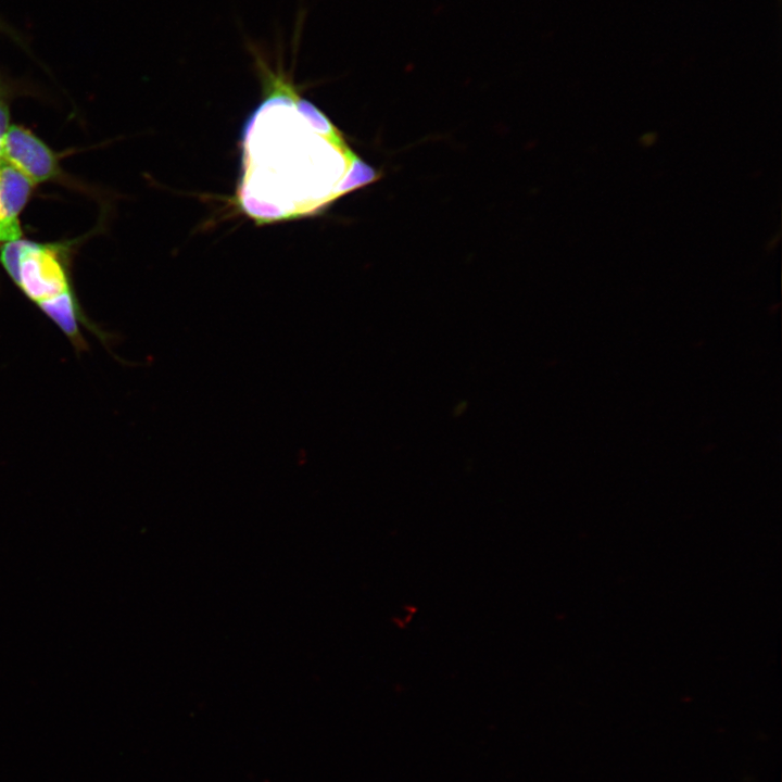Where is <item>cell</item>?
Here are the masks:
<instances>
[{"instance_id":"6da1fadb","label":"cell","mask_w":782,"mask_h":782,"mask_svg":"<svg viewBox=\"0 0 782 782\" xmlns=\"http://www.w3.org/2000/svg\"><path fill=\"white\" fill-rule=\"evenodd\" d=\"M264 98L242 131L240 209L257 223L303 217L323 207L341 188L329 176L342 142L323 114L298 92L276 59L250 45Z\"/></svg>"},{"instance_id":"7a4b0ae2","label":"cell","mask_w":782,"mask_h":782,"mask_svg":"<svg viewBox=\"0 0 782 782\" xmlns=\"http://www.w3.org/2000/svg\"><path fill=\"white\" fill-rule=\"evenodd\" d=\"M17 286L37 305L72 291L58 251L36 242L21 257Z\"/></svg>"},{"instance_id":"3957f363","label":"cell","mask_w":782,"mask_h":782,"mask_svg":"<svg viewBox=\"0 0 782 782\" xmlns=\"http://www.w3.org/2000/svg\"><path fill=\"white\" fill-rule=\"evenodd\" d=\"M2 160L14 166L33 184L45 181L56 173V161L51 150L29 130L9 127Z\"/></svg>"},{"instance_id":"277c9868","label":"cell","mask_w":782,"mask_h":782,"mask_svg":"<svg viewBox=\"0 0 782 782\" xmlns=\"http://www.w3.org/2000/svg\"><path fill=\"white\" fill-rule=\"evenodd\" d=\"M33 182L14 166L0 162V243L20 239L18 214L27 202Z\"/></svg>"},{"instance_id":"5b68a950","label":"cell","mask_w":782,"mask_h":782,"mask_svg":"<svg viewBox=\"0 0 782 782\" xmlns=\"http://www.w3.org/2000/svg\"><path fill=\"white\" fill-rule=\"evenodd\" d=\"M38 306L62 330V332L76 348H84L85 340L83 339L79 329V323H81L83 315L79 312V306L77 305L72 291L43 302Z\"/></svg>"},{"instance_id":"8992f818","label":"cell","mask_w":782,"mask_h":782,"mask_svg":"<svg viewBox=\"0 0 782 782\" xmlns=\"http://www.w3.org/2000/svg\"><path fill=\"white\" fill-rule=\"evenodd\" d=\"M30 242L22 239L8 241L0 251L1 263L16 285L20 277V261Z\"/></svg>"},{"instance_id":"52a82bcc","label":"cell","mask_w":782,"mask_h":782,"mask_svg":"<svg viewBox=\"0 0 782 782\" xmlns=\"http://www.w3.org/2000/svg\"><path fill=\"white\" fill-rule=\"evenodd\" d=\"M9 129V110L7 103L0 98V162L2 161L3 147Z\"/></svg>"}]
</instances>
